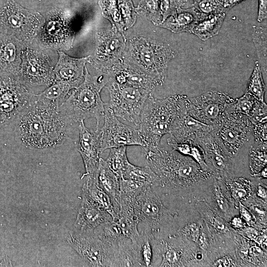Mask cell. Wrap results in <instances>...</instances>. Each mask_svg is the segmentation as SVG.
Listing matches in <instances>:
<instances>
[{"label":"cell","mask_w":267,"mask_h":267,"mask_svg":"<svg viewBox=\"0 0 267 267\" xmlns=\"http://www.w3.org/2000/svg\"><path fill=\"white\" fill-rule=\"evenodd\" d=\"M180 7H181V5L179 0H160V9L162 17V22L174 14Z\"/></svg>","instance_id":"cell-43"},{"label":"cell","mask_w":267,"mask_h":267,"mask_svg":"<svg viewBox=\"0 0 267 267\" xmlns=\"http://www.w3.org/2000/svg\"><path fill=\"white\" fill-rule=\"evenodd\" d=\"M249 255L252 257H260L263 254L262 250L258 246H253L249 249Z\"/></svg>","instance_id":"cell-54"},{"label":"cell","mask_w":267,"mask_h":267,"mask_svg":"<svg viewBox=\"0 0 267 267\" xmlns=\"http://www.w3.org/2000/svg\"><path fill=\"white\" fill-rule=\"evenodd\" d=\"M113 267H142L135 243L127 239L118 245L114 252Z\"/></svg>","instance_id":"cell-28"},{"label":"cell","mask_w":267,"mask_h":267,"mask_svg":"<svg viewBox=\"0 0 267 267\" xmlns=\"http://www.w3.org/2000/svg\"><path fill=\"white\" fill-rule=\"evenodd\" d=\"M175 52L166 44L144 37L127 42L123 59L153 77L163 84L169 62Z\"/></svg>","instance_id":"cell-5"},{"label":"cell","mask_w":267,"mask_h":267,"mask_svg":"<svg viewBox=\"0 0 267 267\" xmlns=\"http://www.w3.org/2000/svg\"><path fill=\"white\" fill-rule=\"evenodd\" d=\"M59 58L53 70L54 80L60 82L71 90L78 87L84 81L86 64L90 55L76 58L70 57L62 51H58Z\"/></svg>","instance_id":"cell-19"},{"label":"cell","mask_w":267,"mask_h":267,"mask_svg":"<svg viewBox=\"0 0 267 267\" xmlns=\"http://www.w3.org/2000/svg\"><path fill=\"white\" fill-rule=\"evenodd\" d=\"M119 197L130 200L137 199L148 188L153 187L149 183L123 178L119 179Z\"/></svg>","instance_id":"cell-31"},{"label":"cell","mask_w":267,"mask_h":267,"mask_svg":"<svg viewBox=\"0 0 267 267\" xmlns=\"http://www.w3.org/2000/svg\"><path fill=\"white\" fill-rule=\"evenodd\" d=\"M231 224L233 227L237 228L242 227L243 225L242 221L239 217L233 218L231 221Z\"/></svg>","instance_id":"cell-58"},{"label":"cell","mask_w":267,"mask_h":267,"mask_svg":"<svg viewBox=\"0 0 267 267\" xmlns=\"http://www.w3.org/2000/svg\"><path fill=\"white\" fill-rule=\"evenodd\" d=\"M124 30L132 27L135 23L137 13L132 0H117Z\"/></svg>","instance_id":"cell-39"},{"label":"cell","mask_w":267,"mask_h":267,"mask_svg":"<svg viewBox=\"0 0 267 267\" xmlns=\"http://www.w3.org/2000/svg\"><path fill=\"white\" fill-rule=\"evenodd\" d=\"M139 236L135 243L142 267L153 266L154 251L151 237L144 231L139 232Z\"/></svg>","instance_id":"cell-35"},{"label":"cell","mask_w":267,"mask_h":267,"mask_svg":"<svg viewBox=\"0 0 267 267\" xmlns=\"http://www.w3.org/2000/svg\"><path fill=\"white\" fill-rule=\"evenodd\" d=\"M103 119V125L100 128V153L107 149L129 145L144 147L139 130L120 122L107 103Z\"/></svg>","instance_id":"cell-10"},{"label":"cell","mask_w":267,"mask_h":267,"mask_svg":"<svg viewBox=\"0 0 267 267\" xmlns=\"http://www.w3.org/2000/svg\"><path fill=\"white\" fill-rule=\"evenodd\" d=\"M240 211L242 217L246 222L252 221L253 218L251 213L241 203H240Z\"/></svg>","instance_id":"cell-53"},{"label":"cell","mask_w":267,"mask_h":267,"mask_svg":"<svg viewBox=\"0 0 267 267\" xmlns=\"http://www.w3.org/2000/svg\"><path fill=\"white\" fill-rule=\"evenodd\" d=\"M96 182L111 197L114 206L119 213V178L110 169L106 161L100 158L96 175Z\"/></svg>","instance_id":"cell-24"},{"label":"cell","mask_w":267,"mask_h":267,"mask_svg":"<svg viewBox=\"0 0 267 267\" xmlns=\"http://www.w3.org/2000/svg\"><path fill=\"white\" fill-rule=\"evenodd\" d=\"M247 194V191L245 188L239 186L234 187L232 192L233 197L237 200H240L245 197Z\"/></svg>","instance_id":"cell-51"},{"label":"cell","mask_w":267,"mask_h":267,"mask_svg":"<svg viewBox=\"0 0 267 267\" xmlns=\"http://www.w3.org/2000/svg\"><path fill=\"white\" fill-rule=\"evenodd\" d=\"M109 93L107 103L115 115L124 121L139 126L141 112L148 95L146 89L119 84L108 81L105 85Z\"/></svg>","instance_id":"cell-6"},{"label":"cell","mask_w":267,"mask_h":267,"mask_svg":"<svg viewBox=\"0 0 267 267\" xmlns=\"http://www.w3.org/2000/svg\"><path fill=\"white\" fill-rule=\"evenodd\" d=\"M214 267H233L235 264L232 260L228 258H223L217 260L213 265Z\"/></svg>","instance_id":"cell-50"},{"label":"cell","mask_w":267,"mask_h":267,"mask_svg":"<svg viewBox=\"0 0 267 267\" xmlns=\"http://www.w3.org/2000/svg\"><path fill=\"white\" fill-rule=\"evenodd\" d=\"M253 211H254L257 214H259L260 216H262L263 215H265V212L264 211L261 210L260 209H259L257 207H252Z\"/></svg>","instance_id":"cell-61"},{"label":"cell","mask_w":267,"mask_h":267,"mask_svg":"<svg viewBox=\"0 0 267 267\" xmlns=\"http://www.w3.org/2000/svg\"><path fill=\"white\" fill-rule=\"evenodd\" d=\"M126 40L122 32L116 27L99 32L96 35V47L93 57L89 58L92 66L106 76L123 59Z\"/></svg>","instance_id":"cell-8"},{"label":"cell","mask_w":267,"mask_h":267,"mask_svg":"<svg viewBox=\"0 0 267 267\" xmlns=\"http://www.w3.org/2000/svg\"><path fill=\"white\" fill-rule=\"evenodd\" d=\"M99 6L103 16L108 19L120 32L124 30L121 15L119 11L117 0H100Z\"/></svg>","instance_id":"cell-36"},{"label":"cell","mask_w":267,"mask_h":267,"mask_svg":"<svg viewBox=\"0 0 267 267\" xmlns=\"http://www.w3.org/2000/svg\"><path fill=\"white\" fill-rule=\"evenodd\" d=\"M122 178L149 183L152 186L160 185L158 176L149 166L138 167L130 163Z\"/></svg>","instance_id":"cell-29"},{"label":"cell","mask_w":267,"mask_h":267,"mask_svg":"<svg viewBox=\"0 0 267 267\" xmlns=\"http://www.w3.org/2000/svg\"><path fill=\"white\" fill-rule=\"evenodd\" d=\"M17 134L22 145L32 150H46L63 144L67 135V119L55 107L32 99L17 119Z\"/></svg>","instance_id":"cell-1"},{"label":"cell","mask_w":267,"mask_h":267,"mask_svg":"<svg viewBox=\"0 0 267 267\" xmlns=\"http://www.w3.org/2000/svg\"><path fill=\"white\" fill-rule=\"evenodd\" d=\"M182 8L191 7L193 4V0H179Z\"/></svg>","instance_id":"cell-59"},{"label":"cell","mask_w":267,"mask_h":267,"mask_svg":"<svg viewBox=\"0 0 267 267\" xmlns=\"http://www.w3.org/2000/svg\"><path fill=\"white\" fill-rule=\"evenodd\" d=\"M168 144L172 147L173 151L193 158L203 170L208 172V168L205 163L203 151L195 142H170Z\"/></svg>","instance_id":"cell-30"},{"label":"cell","mask_w":267,"mask_h":267,"mask_svg":"<svg viewBox=\"0 0 267 267\" xmlns=\"http://www.w3.org/2000/svg\"><path fill=\"white\" fill-rule=\"evenodd\" d=\"M3 56L7 61H13L16 56V48L12 44H8L3 50Z\"/></svg>","instance_id":"cell-48"},{"label":"cell","mask_w":267,"mask_h":267,"mask_svg":"<svg viewBox=\"0 0 267 267\" xmlns=\"http://www.w3.org/2000/svg\"><path fill=\"white\" fill-rule=\"evenodd\" d=\"M126 146L110 148L109 154L105 160L110 169L120 178L126 170L130 162L128 161Z\"/></svg>","instance_id":"cell-32"},{"label":"cell","mask_w":267,"mask_h":267,"mask_svg":"<svg viewBox=\"0 0 267 267\" xmlns=\"http://www.w3.org/2000/svg\"><path fill=\"white\" fill-rule=\"evenodd\" d=\"M227 12L211 14L200 19L191 33L203 41L217 35Z\"/></svg>","instance_id":"cell-25"},{"label":"cell","mask_w":267,"mask_h":267,"mask_svg":"<svg viewBox=\"0 0 267 267\" xmlns=\"http://www.w3.org/2000/svg\"><path fill=\"white\" fill-rule=\"evenodd\" d=\"M79 140L78 151L80 153L85 167V177L95 178L98 167L100 154V129L91 131L84 124V121L79 123Z\"/></svg>","instance_id":"cell-16"},{"label":"cell","mask_w":267,"mask_h":267,"mask_svg":"<svg viewBox=\"0 0 267 267\" xmlns=\"http://www.w3.org/2000/svg\"><path fill=\"white\" fill-rule=\"evenodd\" d=\"M267 143L254 142L250 151V164L255 174L265 168L267 163Z\"/></svg>","instance_id":"cell-37"},{"label":"cell","mask_w":267,"mask_h":267,"mask_svg":"<svg viewBox=\"0 0 267 267\" xmlns=\"http://www.w3.org/2000/svg\"><path fill=\"white\" fill-rule=\"evenodd\" d=\"M213 223L215 229L220 232H225L228 230L225 222L220 217H216L214 218Z\"/></svg>","instance_id":"cell-49"},{"label":"cell","mask_w":267,"mask_h":267,"mask_svg":"<svg viewBox=\"0 0 267 267\" xmlns=\"http://www.w3.org/2000/svg\"><path fill=\"white\" fill-rule=\"evenodd\" d=\"M160 0H140L135 9L137 14L158 26L162 21L160 9Z\"/></svg>","instance_id":"cell-33"},{"label":"cell","mask_w":267,"mask_h":267,"mask_svg":"<svg viewBox=\"0 0 267 267\" xmlns=\"http://www.w3.org/2000/svg\"><path fill=\"white\" fill-rule=\"evenodd\" d=\"M19 75L24 82L37 86H49L54 80L53 70L40 58L32 53L26 54Z\"/></svg>","instance_id":"cell-21"},{"label":"cell","mask_w":267,"mask_h":267,"mask_svg":"<svg viewBox=\"0 0 267 267\" xmlns=\"http://www.w3.org/2000/svg\"><path fill=\"white\" fill-rule=\"evenodd\" d=\"M257 195L261 198L263 199H267V190L262 185H259L258 187L257 190Z\"/></svg>","instance_id":"cell-57"},{"label":"cell","mask_w":267,"mask_h":267,"mask_svg":"<svg viewBox=\"0 0 267 267\" xmlns=\"http://www.w3.org/2000/svg\"><path fill=\"white\" fill-rule=\"evenodd\" d=\"M236 100L225 93L210 91L195 97L186 96L185 106L190 116L214 128L227 114L229 107Z\"/></svg>","instance_id":"cell-7"},{"label":"cell","mask_w":267,"mask_h":267,"mask_svg":"<svg viewBox=\"0 0 267 267\" xmlns=\"http://www.w3.org/2000/svg\"><path fill=\"white\" fill-rule=\"evenodd\" d=\"M216 201L219 208L222 212L228 210L229 205L227 200L220 191L219 188L217 187L215 190Z\"/></svg>","instance_id":"cell-46"},{"label":"cell","mask_w":267,"mask_h":267,"mask_svg":"<svg viewBox=\"0 0 267 267\" xmlns=\"http://www.w3.org/2000/svg\"><path fill=\"white\" fill-rule=\"evenodd\" d=\"M93 233L113 252L120 243L129 239L125 236L117 221L104 222L95 228Z\"/></svg>","instance_id":"cell-26"},{"label":"cell","mask_w":267,"mask_h":267,"mask_svg":"<svg viewBox=\"0 0 267 267\" xmlns=\"http://www.w3.org/2000/svg\"><path fill=\"white\" fill-rule=\"evenodd\" d=\"M245 233L247 236L252 239H255L258 238L259 235V232L254 228H247L245 230Z\"/></svg>","instance_id":"cell-56"},{"label":"cell","mask_w":267,"mask_h":267,"mask_svg":"<svg viewBox=\"0 0 267 267\" xmlns=\"http://www.w3.org/2000/svg\"><path fill=\"white\" fill-rule=\"evenodd\" d=\"M213 128L195 119L186 112L185 106L174 121L167 143L196 141Z\"/></svg>","instance_id":"cell-18"},{"label":"cell","mask_w":267,"mask_h":267,"mask_svg":"<svg viewBox=\"0 0 267 267\" xmlns=\"http://www.w3.org/2000/svg\"><path fill=\"white\" fill-rule=\"evenodd\" d=\"M84 178L85 181L82 186V197L108 213L113 221H118L119 216L111 197L97 185L96 178L86 177Z\"/></svg>","instance_id":"cell-22"},{"label":"cell","mask_w":267,"mask_h":267,"mask_svg":"<svg viewBox=\"0 0 267 267\" xmlns=\"http://www.w3.org/2000/svg\"><path fill=\"white\" fill-rule=\"evenodd\" d=\"M183 235L189 237L192 240L197 241L200 234V229L195 223H191L186 225L181 231Z\"/></svg>","instance_id":"cell-45"},{"label":"cell","mask_w":267,"mask_h":267,"mask_svg":"<svg viewBox=\"0 0 267 267\" xmlns=\"http://www.w3.org/2000/svg\"><path fill=\"white\" fill-rule=\"evenodd\" d=\"M68 244L91 267H113L114 252L93 231L85 234L71 232L66 237Z\"/></svg>","instance_id":"cell-11"},{"label":"cell","mask_w":267,"mask_h":267,"mask_svg":"<svg viewBox=\"0 0 267 267\" xmlns=\"http://www.w3.org/2000/svg\"><path fill=\"white\" fill-rule=\"evenodd\" d=\"M254 125L243 114L232 112L226 114L213 130L227 151L233 157L250 140Z\"/></svg>","instance_id":"cell-9"},{"label":"cell","mask_w":267,"mask_h":267,"mask_svg":"<svg viewBox=\"0 0 267 267\" xmlns=\"http://www.w3.org/2000/svg\"><path fill=\"white\" fill-rule=\"evenodd\" d=\"M111 221L113 219L108 213L82 197L77 218L71 232L78 234L89 233L101 224Z\"/></svg>","instance_id":"cell-20"},{"label":"cell","mask_w":267,"mask_h":267,"mask_svg":"<svg viewBox=\"0 0 267 267\" xmlns=\"http://www.w3.org/2000/svg\"><path fill=\"white\" fill-rule=\"evenodd\" d=\"M266 89L260 64L256 61L245 92L251 94L261 102H265Z\"/></svg>","instance_id":"cell-34"},{"label":"cell","mask_w":267,"mask_h":267,"mask_svg":"<svg viewBox=\"0 0 267 267\" xmlns=\"http://www.w3.org/2000/svg\"><path fill=\"white\" fill-rule=\"evenodd\" d=\"M85 69L83 82L69 92L59 109L70 124L94 118L96 121L95 130H98L105 111V103L101 100L100 92L108 81L102 75H92L86 67Z\"/></svg>","instance_id":"cell-3"},{"label":"cell","mask_w":267,"mask_h":267,"mask_svg":"<svg viewBox=\"0 0 267 267\" xmlns=\"http://www.w3.org/2000/svg\"><path fill=\"white\" fill-rule=\"evenodd\" d=\"M254 43L263 68L267 70V28L266 26L257 27L254 32Z\"/></svg>","instance_id":"cell-40"},{"label":"cell","mask_w":267,"mask_h":267,"mask_svg":"<svg viewBox=\"0 0 267 267\" xmlns=\"http://www.w3.org/2000/svg\"><path fill=\"white\" fill-rule=\"evenodd\" d=\"M267 106L265 102L257 100L248 117L254 125L267 122Z\"/></svg>","instance_id":"cell-42"},{"label":"cell","mask_w":267,"mask_h":267,"mask_svg":"<svg viewBox=\"0 0 267 267\" xmlns=\"http://www.w3.org/2000/svg\"><path fill=\"white\" fill-rule=\"evenodd\" d=\"M108 81L146 89L150 92L162 85L158 80L123 59L104 76Z\"/></svg>","instance_id":"cell-17"},{"label":"cell","mask_w":267,"mask_h":267,"mask_svg":"<svg viewBox=\"0 0 267 267\" xmlns=\"http://www.w3.org/2000/svg\"><path fill=\"white\" fill-rule=\"evenodd\" d=\"M40 15L27 10L9 0L0 13V19L3 23L24 38L34 35L41 23Z\"/></svg>","instance_id":"cell-15"},{"label":"cell","mask_w":267,"mask_h":267,"mask_svg":"<svg viewBox=\"0 0 267 267\" xmlns=\"http://www.w3.org/2000/svg\"><path fill=\"white\" fill-rule=\"evenodd\" d=\"M185 95L158 98L151 93L147 98L140 115L139 131L145 151L160 150V140L169 134L172 125L185 106Z\"/></svg>","instance_id":"cell-2"},{"label":"cell","mask_w":267,"mask_h":267,"mask_svg":"<svg viewBox=\"0 0 267 267\" xmlns=\"http://www.w3.org/2000/svg\"><path fill=\"white\" fill-rule=\"evenodd\" d=\"M196 143L202 149L208 168L218 175H227L232 171L233 156L225 149L213 129Z\"/></svg>","instance_id":"cell-14"},{"label":"cell","mask_w":267,"mask_h":267,"mask_svg":"<svg viewBox=\"0 0 267 267\" xmlns=\"http://www.w3.org/2000/svg\"><path fill=\"white\" fill-rule=\"evenodd\" d=\"M199 246L203 249H205L208 246V240L204 233H200L197 240Z\"/></svg>","instance_id":"cell-55"},{"label":"cell","mask_w":267,"mask_h":267,"mask_svg":"<svg viewBox=\"0 0 267 267\" xmlns=\"http://www.w3.org/2000/svg\"><path fill=\"white\" fill-rule=\"evenodd\" d=\"M251 94L245 92L244 94L233 103L229 107L227 114L232 112L239 113L248 117L257 101Z\"/></svg>","instance_id":"cell-41"},{"label":"cell","mask_w":267,"mask_h":267,"mask_svg":"<svg viewBox=\"0 0 267 267\" xmlns=\"http://www.w3.org/2000/svg\"><path fill=\"white\" fill-rule=\"evenodd\" d=\"M253 135L254 142L267 143V122L254 125Z\"/></svg>","instance_id":"cell-44"},{"label":"cell","mask_w":267,"mask_h":267,"mask_svg":"<svg viewBox=\"0 0 267 267\" xmlns=\"http://www.w3.org/2000/svg\"><path fill=\"white\" fill-rule=\"evenodd\" d=\"M267 17V0H259V7L257 20L262 22Z\"/></svg>","instance_id":"cell-47"},{"label":"cell","mask_w":267,"mask_h":267,"mask_svg":"<svg viewBox=\"0 0 267 267\" xmlns=\"http://www.w3.org/2000/svg\"><path fill=\"white\" fill-rule=\"evenodd\" d=\"M150 187L135 201V206L143 225L142 231L154 238V234L162 223L171 217L170 212L162 205L159 197Z\"/></svg>","instance_id":"cell-13"},{"label":"cell","mask_w":267,"mask_h":267,"mask_svg":"<svg viewBox=\"0 0 267 267\" xmlns=\"http://www.w3.org/2000/svg\"><path fill=\"white\" fill-rule=\"evenodd\" d=\"M201 18L202 16L192 7H180L158 26L176 33L183 32L191 33L194 26Z\"/></svg>","instance_id":"cell-23"},{"label":"cell","mask_w":267,"mask_h":267,"mask_svg":"<svg viewBox=\"0 0 267 267\" xmlns=\"http://www.w3.org/2000/svg\"><path fill=\"white\" fill-rule=\"evenodd\" d=\"M33 95L19 82L0 79V125L17 120L31 103Z\"/></svg>","instance_id":"cell-12"},{"label":"cell","mask_w":267,"mask_h":267,"mask_svg":"<svg viewBox=\"0 0 267 267\" xmlns=\"http://www.w3.org/2000/svg\"><path fill=\"white\" fill-rule=\"evenodd\" d=\"M177 152V151H176ZM162 148L145 151L147 163L158 176L161 184L179 186L204 179L209 175L195 160Z\"/></svg>","instance_id":"cell-4"},{"label":"cell","mask_w":267,"mask_h":267,"mask_svg":"<svg viewBox=\"0 0 267 267\" xmlns=\"http://www.w3.org/2000/svg\"><path fill=\"white\" fill-rule=\"evenodd\" d=\"M71 89L58 82L53 81L44 91L38 94H33V99L43 104L59 107Z\"/></svg>","instance_id":"cell-27"},{"label":"cell","mask_w":267,"mask_h":267,"mask_svg":"<svg viewBox=\"0 0 267 267\" xmlns=\"http://www.w3.org/2000/svg\"><path fill=\"white\" fill-rule=\"evenodd\" d=\"M245 0H222L223 7L228 11L231 8Z\"/></svg>","instance_id":"cell-52"},{"label":"cell","mask_w":267,"mask_h":267,"mask_svg":"<svg viewBox=\"0 0 267 267\" xmlns=\"http://www.w3.org/2000/svg\"><path fill=\"white\" fill-rule=\"evenodd\" d=\"M267 167L264 168L262 170L260 171L259 173H256L253 175L254 176L267 178Z\"/></svg>","instance_id":"cell-60"},{"label":"cell","mask_w":267,"mask_h":267,"mask_svg":"<svg viewBox=\"0 0 267 267\" xmlns=\"http://www.w3.org/2000/svg\"><path fill=\"white\" fill-rule=\"evenodd\" d=\"M202 17L211 14L227 12L222 0H193L192 6Z\"/></svg>","instance_id":"cell-38"}]
</instances>
